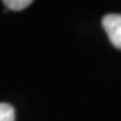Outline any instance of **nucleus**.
Segmentation results:
<instances>
[{
	"mask_svg": "<svg viewBox=\"0 0 121 121\" xmlns=\"http://www.w3.org/2000/svg\"><path fill=\"white\" fill-rule=\"evenodd\" d=\"M102 27L108 34L109 40L116 48L121 50V15L108 13L102 17Z\"/></svg>",
	"mask_w": 121,
	"mask_h": 121,
	"instance_id": "obj_1",
	"label": "nucleus"
},
{
	"mask_svg": "<svg viewBox=\"0 0 121 121\" xmlns=\"http://www.w3.org/2000/svg\"><path fill=\"white\" fill-rule=\"evenodd\" d=\"M32 1L34 0H3L7 9H11V11H22L27 8Z\"/></svg>",
	"mask_w": 121,
	"mask_h": 121,
	"instance_id": "obj_2",
	"label": "nucleus"
},
{
	"mask_svg": "<svg viewBox=\"0 0 121 121\" xmlns=\"http://www.w3.org/2000/svg\"><path fill=\"white\" fill-rule=\"evenodd\" d=\"M0 121H15V110L9 104L0 102Z\"/></svg>",
	"mask_w": 121,
	"mask_h": 121,
	"instance_id": "obj_3",
	"label": "nucleus"
}]
</instances>
